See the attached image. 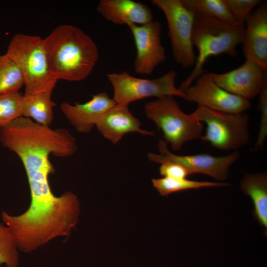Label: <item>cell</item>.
Instances as JSON below:
<instances>
[{
	"label": "cell",
	"instance_id": "obj_8",
	"mask_svg": "<svg viewBox=\"0 0 267 267\" xmlns=\"http://www.w3.org/2000/svg\"><path fill=\"white\" fill-rule=\"evenodd\" d=\"M164 140H160L158 147L160 154L149 153V160L157 163L167 162L180 164L189 171L191 174H203L223 181L227 177L229 167L239 157L237 151L222 156H214L207 153L192 155H178L172 153Z\"/></svg>",
	"mask_w": 267,
	"mask_h": 267
},
{
	"label": "cell",
	"instance_id": "obj_7",
	"mask_svg": "<svg viewBox=\"0 0 267 267\" xmlns=\"http://www.w3.org/2000/svg\"><path fill=\"white\" fill-rule=\"evenodd\" d=\"M151 2L166 17L176 62L185 68L194 66L196 57L192 42L194 14L180 0H152Z\"/></svg>",
	"mask_w": 267,
	"mask_h": 267
},
{
	"label": "cell",
	"instance_id": "obj_21",
	"mask_svg": "<svg viewBox=\"0 0 267 267\" xmlns=\"http://www.w3.org/2000/svg\"><path fill=\"white\" fill-rule=\"evenodd\" d=\"M15 240L9 228L0 222V265L18 267L19 254Z\"/></svg>",
	"mask_w": 267,
	"mask_h": 267
},
{
	"label": "cell",
	"instance_id": "obj_16",
	"mask_svg": "<svg viewBox=\"0 0 267 267\" xmlns=\"http://www.w3.org/2000/svg\"><path fill=\"white\" fill-rule=\"evenodd\" d=\"M242 192L251 197L254 204L253 215L261 225L267 230V173L246 175L240 183Z\"/></svg>",
	"mask_w": 267,
	"mask_h": 267
},
{
	"label": "cell",
	"instance_id": "obj_10",
	"mask_svg": "<svg viewBox=\"0 0 267 267\" xmlns=\"http://www.w3.org/2000/svg\"><path fill=\"white\" fill-rule=\"evenodd\" d=\"M134 41L136 56L134 61L135 72L149 75L166 59V52L161 43L162 25L158 21L144 25H127Z\"/></svg>",
	"mask_w": 267,
	"mask_h": 267
},
{
	"label": "cell",
	"instance_id": "obj_24",
	"mask_svg": "<svg viewBox=\"0 0 267 267\" xmlns=\"http://www.w3.org/2000/svg\"><path fill=\"white\" fill-rule=\"evenodd\" d=\"M258 109L261 113L259 130L252 152L262 149L267 136V82L263 86L259 94Z\"/></svg>",
	"mask_w": 267,
	"mask_h": 267
},
{
	"label": "cell",
	"instance_id": "obj_11",
	"mask_svg": "<svg viewBox=\"0 0 267 267\" xmlns=\"http://www.w3.org/2000/svg\"><path fill=\"white\" fill-rule=\"evenodd\" d=\"M210 74L213 80L225 90L248 100L259 95L267 82V71L248 60L227 72Z\"/></svg>",
	"mask_w": 267,
	"mask_h": 267
},
{
	"label": "cell",
	"instance_id": "obj_20",
	"mask_svg": "<svg viewBox=\"0 0 267 267\" xmlns=\"http://www.w3.org/2000/svg\"><path fill=\"white\" fill-rule=\"evenodd\" d=\"M24 86L23 74L6 53L0 55V94L19 92Z\"/></svg>",
	"mask_w": 267,
	"mask_h": 267
},
{
	"label": "cell",
	"instance_id": "obj_6",
	"mask_svg": "<svg viewBox=\"0 0 267 267\" xmlns=\"http://www.w3.org/2000/svg\"><path fill=\"white\" fill-rule=\"evenodd\" d=\"M176 72L171 70L155 79H142L134 77L127 71L111 73L107 78L113 89V98L116 104L128 105L141 99L165 96L183 98L184 91L175 84Z\"/></svg>",
	"mask_w": 267,
	"mask_h": 267
},
{
	"label": "cell",
	"instance_id": "obj_15",
	"mask_svg": "<svg viewBox=\"0 0 267 267\" xmlns=\"http://www.w3.org/2000/svg\"><path fill=\"white\" fill-rule=\"evenodd\" d=\"M97 11L106 20L119 25H144L154 19L147 5L132 0H101Z\"/></svg>",
	"mask_w": 267,
	"mask_h": 267
},
{
	"label": "cell",
	"instance_id": "obj_12",
	"mask_svg": "<svg viewBox=\"0 0 267 267\" xmlns=\"http://www.w3.org/2000/svg\"><path fill=\"white\" fill-rule=\"evenodd\" d=\"M245 60L267 71V3L262 1L246 21L242 42Z\"/></svg>",
	"mask_w": 267,
	"mask_h": 267
},
{
	"label": "cell",
	"instance_id": "obj_14",
	"mask_svg": "<svg viewBox=\"0 0 267 267\" xmlns=\"http://www.w3.org/2000/svg\"><path fill=\"white\" fill-rule=\"evenodd\" d=\"M95 126L99 132L113 144L131 132L143 135H154V132L142 130L141 123L129 110L128 106L116 104L105 112L98 120Z\"/></svg>",
	"mask_w": 267,
	"mask_h": 267
},
{
	"label": "cell",
	"instance_id": "obj_5",
	"mask_svg": "<svg viewBox=\"0 0 267 267\" xmlns=\"http://www.w3.org/2000/svg\"><path fill=\"white\" fill-rule=\"evenodd\" d=\"M190 115L207 125L200 138L218 149L237 151L249 141V117L245 112L227 113L198 106Z\"/></svg>",
	"mask_w": 267,
	"mask_h": 267
},
{
	"label": "cell",
	"instance_id": "obj_18",
	"mask_svg": "<svg viewBox=\"0 0 267 267\" xmlns=\"http://www.w3.org/2000/svg\"><path fill=\"white\" fill-rule=\"evenodd\" d=\"M180 1L186 9L194 14L211 17L238 26L231 16L224 0H180Z\"/></svg>",
	"mask_w": 267,
	"mask_h": 267
},
{
	"label": "cell",
	"instance_id": "obj_3",
	"mask_svg": "<svg viewBox=\"0 0 267 267\" xmlns=\"http://www.w3.org/2000/svg\"><path fill=\"white\" fill-rule=\"evenodd\" d=\"M5 53L23 74L24 95L52 92L57 80L50 72L43 39L38 36L16 34L10 40Z\"/></svg>",
	"mask_w": 267,
	"mask_h": 267
},
{
	"label": "cell",
	"instance_id": "obj_13",
	"mask_svg": "<svg viewBox=\"0 0 267 267\" xmlns=\"http://www.w3.org/2000/svg\"><path fill=\"white\" fill-rule=\"evenodd\" d=\"M116 104L113 98L106 92H100L92 96L84 103L72 105L64 102L60 105L62 113L80 133H89L99 118Z\"/></svg>",
	"mask_w": 267,
	"mask_h": 267
},
{
	"label": "cell",
	"instance_id": "obj_1",
	"mask_svg": "<svg viewBox=\"0 0 267 267\" xmlns=\"http://www.w3.org/2000/svg\"><path fill=\"white\" fill-rule=\"evenodd\" d=\"M50 72L57 81H82L92 71L98 47L85 32L71 25L57 26L43 39Z\"/></svg>",
	"mask_w": 267,
	"mask_h": 267
},
{
	"label": "cell",
	"instance_id": "obj_17",
	"mask_svg": "<svg viewBox=\"0 0 267 267\" xmlns=\"http://www.w3.org/2000/svg\"><path fill=\"white\" fill-rule=\"evenodd\" d=\"M52 92L23 95L22 116L39 124L49 126L53 118V108L56 106L51 99Z\"/></svg>",
	"mask_w": 267,
	"mask_h": 267
},
{
	"label": "cell",
	"instance_id": "obj_23",
	"mask_svg": "<svg viewBox=\"0 0 267 267\" xmlns=\"http://www.w3.org/2000/svg\"><path fill=\"white\" fill-rule=\"evenodd\" d=\"M237 25L244 29L248 18L262 2L260 0H224Z\"/></svg>",
	"mask_w": 267,
	"mask_h": 267
},
{
	"label": "cell",
	"instance_id": "obj_4",
	"mask_svg": "<svg viewBox=\"0 0 267 267\" xmlns=\"http://www.w3.org/2000/svg\"><path fill=\"white\" fill-rule=\"evenodd\" d=\"M172 96H165L146 103L144 111L164 134L165 141L177 151L183 144L202 136L203 126L183 112Z\"/></svg>",
	"mask_w": 267,
	"mask_h": 267
},
{
	"label": "cell",
	"instance_id": "obj_9",
	"mask_svg": "<svg viewBox=\"0 0 267 267\" xmlns=\"http://www.w3.org/2000/svg\"><path fill=\"white\" fill-rule=\"evenodd\" d=\"M184 90V99L198 106L227 113L245 112L251 106L250 100L231 94L218 85L206 72Z\"/></svg>",
	"mask_w": 267,
	"mask_h": 267
},
{
	"label": "cell",
	"instance_id": "obj_22",
	"mask_svg": "<svg viewBox=\"0 0 267 267\" xmlns=\"http://www.w3.org/2000/svg\"><path fill=\"white\" fill-rule=\"evenodd\" d=\"M22 96L19 92L0 94V127L22 116Z\"/></svg>",
	"mask_w": 267,
	"mask_h": 267
},
{
	"label": "cell",
	"instance_id": "obj_2",
	"mask_svg": "<svg viewBox=\"0 0 267 267\" xmlns=\"http://www.w3.org/2000/svg\"><path fill=\"white\" fill-rule=\"evenodd\" d=\"M243 36V28L214 18L194 14L192 42L198 51V55L193 70L179 88L184 91L206 72L203 66L210 56L226 54L235 57L236 47L242 43Z\"/></svg>",
	"mask_w": 267,
	"mask_h": 267
},
{
	"label": "cell",
	"instance_id": "obj_25",
	"mask_svg": "<svg viewBox=\"0 0 267 267\" xmlns=\"http://www.w3.org/2000/svg\"><path fill=\"white\" fill-rule=\"evenodd\" d=\"M159 173L164 177L175 179L186 178L188 175H191L189 171L184 166L170 162L161 164Z\"/></svg>",
	"mask_w": 267,
	"mask_h": 267
},
{
	"label": "cell",
	"instance_id": "obj_19",
	"mask_svg": "<svg viewBox=\"0 0 267 267\" xmlns=\"http://www.w3.org/2000/svg\"><path fill=\"white\" fill-rule=\"evenodd\" d=\"M152 182L153 186L163 196H168L174 193L189 189L229 185L224 182L201 181L186 178L175 179L165 177L153 178Z\"/></svg>",
	"mask_w": 267,
	"mask_h": 267
}]
</instances>
